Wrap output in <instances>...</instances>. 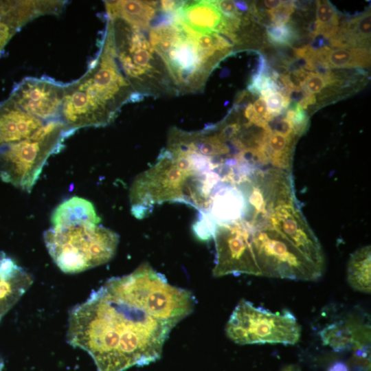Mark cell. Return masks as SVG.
<instances>
[{
	"label": "cell",
	"mask_w": 371,
	"mask_h": 371,
	"mask_svg": "<svg viewBox=\"0 0 371 371\" xmlns=\"http://www.w3.org/2000/svg\"><path fill=\"white\" fill-rule=\"evenodd\" d=\"M109 279L69 315V344L87 352L97 371H124L158 360L172 322L154 315L125 278Z\"/></svg>",
	"instance_id": "6da1fadb"
},
{
	"label": "cell",
	"mask_w": 371,
	"mask_h": 371,
	"mask_svg": "<svg viewBox=\"0 0 371 371\" xmlns=\"http://www.w3.org/2000/svg\"><path fill=\"white\" fill-rule=\"evenodd\" d=\"M136 95L115 58L111 32L106 23L97 56L78 79L64 85L60 120L74 132L85 127L109 124L120 108Z\"/></svg>",
	"instance_id": "7a4b0ae2"
},
{
	"label": "cell",
	"mask_w": 371,
	"mask_h": 371,
	"mask_svg": "<svg viewBox=\"0 0 371 371\" xmlns=\"http://www.w3.org/2000/svg\"><path fill=\"white\" fill-rule=\"evenodd\" d=\"M49 254L63 272L76 273L103 265L114 256L119 236L99 225L52 226L43 234Z\"/></svg>",
	"instance_id": "3957f363"
},
{
	"label": "cell",
	"mask_w": 371,
	"mask_h": 371,
	"mask_svg": "<svg viewBox=\"0 0 371 371\" xmlns=\"http://www.w3.org/2000/svg\"><path fill=\"white\" fill-rule=\"evenodd\" d=\"M107 21L115 60L133 92L142 98L158 94L161 87L170 90L171 80L166 68L154 56L143 30L120 18H107Z\"/></svg>",
	"instance_id": "277c9868"
},
{
	"label": "cell",
	"mask_w": 371,
	"mask_h": 371,
	"mask_svg": "<svg viewBox=\"0 0 371 371\" xmlns=\"http://www.w3.org/2000/svg\"><path fill=\"white\" fill-rule=\"evenodd\" d=\"M149 40L176 91L187 93L202 88L214 67L203 58L177 16L157 21L150 27Z\"/></svg>",
	"instance_id": "5b68a950"
},
{
	"label": "cell",
	"mask_w": 371,
	"mask_h": 371,
	"mask_svg": "<svg viewBox=\"0 0 371 371\" xmlns=\"http://www.w3.org/2000/svg\"><path fill=\"white\" fill-rule=\"evenodd\" d=\"M74 132L60 120L46 122L32 137L0 147V179L30 192L48 158Z\"/></svg>",
	"instance_id": "8992f818"
},
{
	"label": "cell",
	"mask_w": 371,
	"mask_h": 371,
	"mask_svg": "<svg viewBox=\"0 0 371 371\" xmlns=\"http://www.w3.org/2000/svg\"><path fill=\"white\" fill-rule=\"evenodd\" d=\"M243 219L250 230L254 254L261 276L305 281L316 280L322 276L323 270L273 227L267 215Z\"/></svg>",
	"instance_id": "52a82bcc"
},
{
	"label": "cell",
	"mask_w": 371,
	"mask_h": 371,
	"mask_svg": "<svg viewBox=\"0 0 371 371\" xmlns=\"http://www.w3.org/2000/svg\"><path fill=\"white\" fill-rule=\"evenodd\" d=\"M229 339L238 344H282L293 345L300 339L301 328L288 311L273 313L242 300L225 326Z\"/></svg>",
	"instance_id": "ba28073f"
},
{
	"label": "cell",
	"mask_w": 371,
	"mask_h": 371,
	"mask_svg": "<svg viewBox=\"0 0 371 371\" xmlns=\"http://www.w3.org/2000/svg\"><path fill=\"white\" fill-rule=\"evenodd\" d=\"M216 260L214 277L229 274L261 276L254 254L251 233L244 221L218 225L213 234Z\"/></svg>",
	"instance_id": "9c48e42d"
},
{
	"label": "cell",
	"mask_w": 371,
	"mask_h": 371,
	"mask_svg": "<svg viewBox=\"0 0 371 371\" xmlns=\"http://www.w3.org/2000/svg\"><path fill=\"white\" fill-rule=\"evenodd\" d=\"M64 85L47 77L25 78L14 86L9 99L44 122L60 120Z\"/></svg>",
	"instance_id": "30bf717a"
},
{
	"label": "cell",
	"mask_w": 371,
	"mask_h": 371,
	"mask_svg": "<svg viewBox=\"0 0 371 371\" xmlns=\"http://www.w3.org/2000/svg\"><path fill=\"white\" fill-rule=\"evenodd\" d=\"M56 1H0V54L25 24L45 14H57Z\"/></svg>",
	"instance_id": "8fae6325"
},
{
	"label": "cell",
	"mask_w": 371,
	"mask_h": 371,
	"mask_svg": "<svg viewBox=\"0 0 371 371\" xmlns=\"http://www.w3.org/2000/svg\"><path fill=\"white\" fill-rule=\"evenodd\" d=\"M45 123L6 99L0 104V147L30 138Z\"/></svg>",
	"instance_id": "7c38bea8"
},
{
	"label": "cell",
	"mask_w": 371,
	"mask_h": 371,
	"mask_svg": "<svg viewBox=\"0 0 371 371\" xmlns=\"http://www.w3.org/2000/svg\"><path fill=\"white\" fill-rule=\"evenodd\" d=\"M33 278L12 258L0 251V320L24 295Z\"/></svg>",
	"instance_id": "4fadbf2b"
},
{
	"label": "cell",
	"mask_w": 371,
	"mask_h": 371,
	"mask_svg": "<svg viewBox=\"0 0 371 371\" xmlns=\"http://www.w3.org/2000/svg\"><path fill=\"white\" fill-rule=\"evenodd\" d=\"M319 337L324 346L334 351L341 352L370 345V328L368 324L351 317L326 325L319 331Z\"/></svg>",
	"instance_id": "5bb4252c"
},
{
	"label": "cell",
	"mask_w": 371,
	"mask_h": 371,
	"mask_svg": "<svg viewBox=\"0 0 371 371\" xmlns=\"http://www.w3.org/2000/svg\"><path fill=\"white\" fill-rule=\"evenodd\" d=\"M176 15L182 23L198 33H218L224 27L223 16L214 1H183Z\"/></svg>",
	"instance_id": "9a60e30c"
},
{
	"label": "cell",
	"mask_w": 371,
	"mask_h": 371,
	"mask_svg": "<svg viewBox=\"0 0 371 371\" xmlns=\"http://www.w3.org/2000/svg\"><path fill=\"white\" fill-rule=\"evenodd\" d=\"M104 2L108 18H120L141 29L148 27L159 4L156 1L133 0Z\"/></svg>",
	"instance_id": "2e32d148"
},
{
	"label": "cell",
	"mask_w": 371,
	"mask_h": 371,
	"mask_svg": "<svg viewBox=\"0 0 371 371\" xmlns=\"http://www.w3.org/2000/svg\"><path fill=\"white\" fill-rule=\"evenodd\" d=\"M100 221L92 203L78 196H73L61 203L51 216L52 226L99 225Z\"/></svg>",
	"instance_id": "e0dca14e"
},
{
	"label": "cell",
	"mask_w": 371,
	"mask_h": 371,
	"mask_svg": "<svg viewBox=\"0 0 371 371\" xmlns=\"http://www.w3.org/2000/svg\"><path fill=\"white\" fill-rule=\"evenodd\" d=\"M370 246L361 247L350 256L347 266V280L358 291L370 293Z\"/></svg>",
	"instance_id": "ac0fdd59"
},
{
	"label": "cell",
	"mask_w": 371,
	"mask_h": 371,
	"mask_svg": "<svg viewBox=\"0 0 371 371\" xmlns=\"http://www.w3.org/2000/svg\"><path fill=\"white\" fill-rule=\"evenodd\" d=\"M325 58L330 69L361 68L370 65V53L368 48H328Z\"/></svg>",
	"instance_id": "d6986e66"
},
{
	"label": "cell",
	"mask_w": 371,
	"mask_h": 371,
	"mask_svg": "<svg viewBox=\"0 0 371 371\" xmlns=\"http://www.w3.org/2000/svg\"><path fill=\"white\" fill-rule=\"evenodd\" d=\"M316 4V21L319 24V34L331 39L339 28L337 11L328 1H317Z\"/></svg>",
	"instance_id": "ffe728a7"
},
{
	"label": "cell",
	"mask_w": 371,
	"mask_h": 371,
	"mask_svg": "<svg viewBox=\"0 0 371 371\" xmlns=\"http://www.w3.org/2000/svg\"><path fill=\"white\" fill-rule=\"evenodd\" d=\"M266 34L269 43L280 47L291 45L298 37L294 25L289 22L283 25L271 23L267 27Z\"/></svg>",
	"instance_id": "44dd1931"
},
{
	"label": "cell",
	"mask_w": 371,
	"mask_h": 371,
	"mask_svg": "<svg viewBox=\"0 0 371 371\" xmlns=\"http://www.w3.org/2000/svg\"><path fill=\"white\" fill-rule=\"evenodd\" d=\"M293 1H282L281 5L274 10H267L271 23L283 25L289 22L290 16L294 11Z\"/></svg>",
	"instance_id": "7402d4cb"
},
{
	"label": "cell",
	"mask_w": 371,
	"mask_h": 371,
	"mask_svg": "<svg viewBox=\"0 0 371 371\" xmlns=\"http://www.w3.org/2000/svg\"><path fill=\"white\" fill-rule=\"evenodd\" d=\"M328 85L324 78L316 73L309 72L302 89L314 95L320 93Z\"/></svg>",
	"instance_id": "603a6c76"
},
{
	"label": "cell",
	"mask_w": 371,
	"mask_h": 371,
	"mask_svg": "<svg viewBox=\"0 0 371 371\" xmlns=\"http://www.w3.org/2000/svg\"><path fill=\"white\" fill-rule=\"evenodd\" d=\"M267 112L273 117L280 116L285 109L283 108L284 96L279 92L272 93L265 98Z\"/></svg>",
	"instance_id": "cb8c5ba5"
},
{
	"label": "cell",
	"mask_w": 371,
	"mask_h": 371,
	"mask_svg": "<svg viewBox=\"0 0 371 371\" xmlns=\"http://www.w3.org/2000/svg\"><path fill=\"white\" fill-rule=\"evenodd\" d=\"M270 78L263 75L253 74L247 90L254 95H260L262 91L268 89Z\"/></svg>",
	"instance_id": "d4e9b609"
},
{
	"label": "cell",
	"mask_w": 371,
	"mask_h": 371,
	"mask_svg": "<svg viewBox=\"0 0 371 371\" xmlns=\"http://www.w3.org/2000/svg\"><path fill=\"white\" fill-rule=\"evenodd\" d=\"M214 3L221 12V13L227 18H239L243 13L238 10L234 1L222 0L214 1Z\"/></svg>",
	"instance_id": "484cf974"
},
{
	"label": "cell",
	"mask_w": 371,
	"mask_h": 371,
	"mask_svg": "<svg viewBox=\"0 0 371 371\" xmlns=\"http://www.w3.org/2000/svg\"><path fill=\"white\" fill-rule=\"evenodd\" d=\"M253 106L260 117H264L267 113L266 102L262 97H260L254 102Z\"/></svg>",
	"instance_id": "4316f807"
},
{
	"label": "cell",
	"mask_w": 371,
	"mask_h": 371,
	"mask_svg": "<svg viewBox=\"0 0 371 371\" xmlns=\"http://www.w3.org/2000/svg\"><path fill=\"white\" fill-rule=\"evenodd\" d=\"M307 30L309 33V36L314 38L319 35V24L317 21H311L308 23L307 26Z\"/></svg>",
	"instance_id": "83f0119b"
},
{
	"label": "cell",
	"mask_w": 371,
	"mask_h": 371,
	"mask_svg": "<svg viewBox=\"0 0 371 371\" xmlns=\"http://www.w3.org/2000/svg\"><path fill=\"white\" fill-rule=\"evenodd\" d=\"M328 371H349V368L346 363L337 361L333 363L328 368Z\"/></svg>",
	"instance_id": "f1b7e54d"
},
{
	"label": "cell",
	"mask_w": 371,
	"mask_h": 371,
	"mask_svg": "<svg viewBox=\"0 0 371 371\" xmlns=\"http://www.w3.org/2000/svg\"><path fill=\"white\" fill-rule=\"evenodd\" d=\"M282 1L278 0H265L264 4L267 8L269 10H274L278 8L281 5Z\"/></svg>",
	"instance_id": "f546056e"
},
{
	"label": "cell",
	"mask_w": 371,
	"mask_h": 371,
	"mask_svg": "<svg viewBox=\"0 0 371 371\" xmlns=\"http://www.w3.org/2000/svg\"><path fill=\"white\" fill-rule=\"evenodd\" d=\"M234 3L240 12H247L249 11V6L248 3L243 1H234Z\"/></svg>",
	"instance_id": "4dcf8cb0"
},
{
	"label": "cell",
	"mask_w": 371,
	"mask_h": 371,
	"mask_svg": "<svg viewBox=\"0 0 371 371\" xmlns=\"http://www.w3.org/2000/svg\"><path fill=\"white\" fill-rule=\"evenodd\" d=\"M282 371H300V370L296 366L289 365L283 368Z\"/></svg>",
	"instance_id": "1f68e13d"
},
{
	"label": "cell",
	"mask_w": 371,
	"mask_h": 371,
	"mask_svg": "<svg viewBox=\"0 0 371 371\" xmlns=\"http://www.w3.org/2000/svg\"><path fill=\"white\" fill-rule=\"evenodd\" d=\"M3 361L1 357L0 356V371L3 370Z\"/></svg>",
	"instance_id": "d6a6232c"
}]
</instances>
